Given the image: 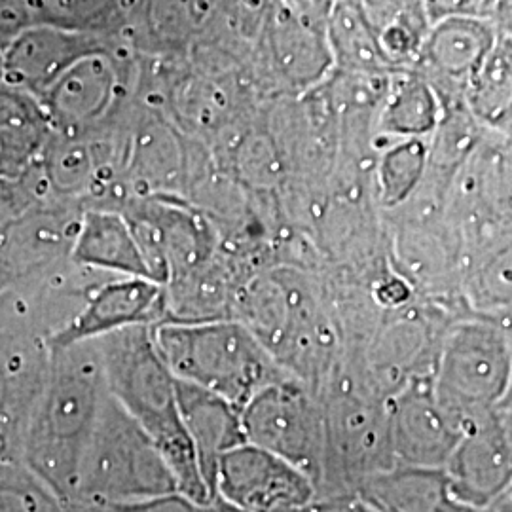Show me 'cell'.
Here are the masks:
<instances>
[{"instance_id":"18","label":"cell","mask_w":512,"mask_h":512,"mask_svg":"<svg viewBox=\"0 0 512 512\" xmlns=\"http://www.w3.org/2000/svg\"><path fill=\"white\" fill-rule=\"evenodd\" d=\"M427 69L452 84H473L494 48V37L478 18L440 19L423 40Z\"/></svg>"},{"instance_id":"5","label":"cell","mask_w":512,"mask_h":512,"mask_svg":"<svg viewBox=\"0 0 512 512\" xmlns=\"http://www.w3.org/2000/svg\"><path fill=\"white\" fill-rule=\"evenodd\" d=\"M177 495L162 454L107 391L82 452L73 501L131 505Z\"/></svg>"},{"instance_id":"13","label":"cell","mask_w":512,"mask_h":512,"mask_svg":"<svg viewBox=\"0 0 512 512\" xmlns=\"http://www.w3.org/2000/svg\"><path fill=\"white\" fill-rule=\"evenodd\" d=\"M385 403L397 465L442 471L461 431L440 408L431 374L410 380Z\"/></svg>"},{"instance_id":"7","label":"cell","mask_w":512,"mask_h":512,"mask_svg":"<svg viewBox=\"0 0 512 512\" xmlns=\"http://www.w3.org/2000/svg\"><path fill=\"white\" fill-rule=\"evenodd\" d=\"M245 440L285 459L310 478L321 476L325 420L321 401L293 378L260 389L241 410Z\"/></svg>"},{"instance_id":"21","label":"cell","mask_w":512,"mask_h":512,"mask_svg":"<svg viewBox=\"0 0 512 512\" xmlns=\"http://www.w3.org/2000/svg\"><path fill=\"white\" fill-rule=\"evenodd\" d=\"M437 101L423 80H403L382 112V131L391 139H423L437 126Z\"/></svg>"},{"instance_id":"10","label":"cell","mask_w":512,"mask_h":512,"mask_svg":"<svg viewBox=\"0 0 512 512\" xmlns=\"http://www.w3.org/2000/svg\"><path fill=\"white\" fill-rule=\"evenodd\" d=\"M213 497L241 512H298L315 501V486L285 459L243 442L220 456Z\"/></svg>"},{"instance_id":"14","label":"cell","mask_w":512,"mask_h":512,"mask_svg":"<svg viewBox=\"0 0 512 512\" xmlns=\"http://www.w3.org/2000/svg\"><path fill=\"white\" fill-rule=\"evenodd\" d=\"M107 48L99 31L44 21L31 23L10 38L0 82L40 97L80 57Z\"/></svg>"},{"instance_id":"24","label":"cell","mask_w":512,"mask_h":512,"mask_svg":"<svg viewBox=\"0 0 512 512\" xmlns=\"http://www.w3.org/2000/svg\"><path fill=\"white\" fill-rule=\"evenodd\" d=\"M44 145L0 131V177H25L27 171L37 162L38 154Z\"/></svg>"},{"instance_id":"2","label":"cell","mask_w":512,"mask_h":512,"mask_svg":"<svg viewBox=\"0 0 512 512\" xmlns=\"http://www.w3.org/2000/svg\"><path fill=\"white\" fill-rule=\"evenodd\" d=\"M107 395L95 342L52 348L46 382L27 423L21 461L65 503L93 423Z\"/></svg>"},{"instance_id":"11","label":"cell","mask_w":512,"mask_h":512,"mask_svg":"<svg viewBox=\"0 0 512 512\" xmlns=\"http://www.w3.org/2000/svg\"><path fill=\"white\" fill-rule=\"evenodd\" d=\"M122 90L120 61L107 48L80 57L38 101L52 133L82 137L122 114Z\"/></svg>"},{"instance_id":"9","label":"cell","mask_w":512,"mask_h":512,"mask_svg":"<svg viewBox=\"0 0 512 512\" xmlns=\"http://www.w3.org/2000/svg\"><path fill=\"white\" fill-rule=\"evenodd\" d=\"M511 433V397L461 433L442 471L450 497L463 511H478L511 490Z\"/></svg>"},{"instance_id":"26","label":"cell","mask_w":512,"mask_h":512,"mask_svg":"<svg viewBox=\"0 0 512 512\" xmlns=\"http://www.w3.org/2000/svg\"><path fill=\"white\" fill-rule=\"evenodd\" d=\"M67 512H194L192 505L179 495H169L162 499H152L145 503L131 505H88V503H69Z\"/></svg>"},{"instance_id":"1","label":"cell","mask_w":512,"mask_h":512,"mask_svg":"<svg viewBox=\"0 0 512 512\" xmlns=\"http://www.w3.org/2000/svg\"><path fill=\"white\" fill-rule=\"evenodd\" d=\"M95 342L110 397L147 433L171 471L177 495L194 507L213 499L188 433L177 382L152 340L150 325L101 336Z\"/></svg>"},{"instance_id":"15","label":"cell","mask_w":512,"mask_h":512,"mask_svg":"<svg viewBox=\"0 0 512 512\" xmlns=\"http://www.w3.org/2000/svg\"><path fill=\"white\" fill-rule=\"evenodd\" d=\"M164 321V287L145 277L112 275L86 298L73 321L61 330L50 348L97 340L116 330Z\"/></svg>"},{"instance_id":"23","label":"cell","mask_w":512,"mask_h":512,"mask_svg":"<svg viewBox=\"0 0 512 512\" xmlns=\"http://www.w3.org/2000/svg\"><path fill=\"white\" fill-rule=\"evenodd\" d=\"M0 131L44 145L52 135L38 97L0 82Z\"/></svg>"},{"instance_id":"19","label":"cell","mask_w":512,"mask_h":512,"mask_svg":"<svg viewBox=\"0 0 512 512\" xmlns=\"http://www.w3.org/2000/svg\"><path fill=\"white\" fill-rule=\"evenodd\" d=\"M357 497L374 512H467L454 503L444 471L395 465L366 482Z\"/></svg>"},{"instance_id":"28","label":"cell","mask_w":512,"mask_h":512,"mask_svg":"<svg viewBox=\"0 0 512 512\" xmlns=\"http://www.w3.org/2000/svg\"><path fill=\"white\" fill-rule=\"evenodd\" d=\"M192 511L194 512H241L236 507H232V505H228L226 501H222L219 497H213L209 503H205V505H200V507H194L192 505Z\"/></svg>"},{"instance_id":"17","label":"cell","mask_w":512,"mask_h":512,"mask_svg":"<svg viewBox=\"0 0 512 512\" xmlns=\"http://www.w3.org/2000/svg\"><path fill=\"white\" fill-rule=\"evenodd\" d=\"M71 260L105 274L150 279L128 220L112 209H84Z\"/></svg>"},{"instance_id":"4","label":"cell","mask_w":512,"mask_h":512,"mask_svg":"<svg viewBox=\"0 0 512 512\" xmlns=\"http://www.w3.org/2000/svg\"><path fill=\"white\" fill-rule=\"evenodd\" d=\"M511 372L509 321L471 313L448 321L431 382L440 408L461 433L511 397Z\"/></svg>"},{"instance_id":"20","label":"cell","mask_w":512,"mask_h":512,"mask_svg":"<svg viewBox=\"0 0 512 512\" xmlns=\"http://www.w3.org/2000/svg\"><path fill=\"white\" fill-rule=\"evenodd\" d=\"M429 147L423 139H391L378 164V200L385 209L401 207L418 188L427 167Z\"/></svg>"},{"instance_id":"29","label":"cell","mask_w":512,"mask_h":512,"mask_svg":"<svg viewBox=\"0 0 512 512\" xmlns=\"http://www.w3.org/2000/svg\"><path fill=\"white\" fill-rule=\"evenodd\" d=\"M8 42H10V37H6L4 33H0V80H2V59H4V52H6Z\"/></svg>"},{"instance_id":"16","label":"cell","mask_w":512,"mask_h":512,"mask_svg":"<svg viewBox=\"0 0 512 512\" xmlns=\"http://www.w3.org/2000/svg\"><path fill=\"white\" fill-rule=\"evenodd\" d=\"M175 382L184 429L196 452L203 480L213 495V480L220 456L247 442L241 425V410L202 387L179 380Z\"/></svg>"},{"instance_id":"27","label":"cell","mask_w":512,"mask_h":512,"mask_svg":"<svg viewBox=\"0 0 512 512\" xmlns=\"http://www.w3.org/2000/svg\"><path fill=\"white\" fill-rule=\"evenodd\" d=\"M495 0H421L427 18L440 21L446 18H478L486 16Z\"/></svg>"},{"instance_id":"3","label":"cell","mask_w":512,"mask_h":512,"mask_svg":"<svg viewBox=\"0 0 512 512\" xmlns=\"http://www.w3.org/2000/svg\"><path fill=\"white\" fill-rule=\"evenodd\" d=\"M152 340L175 380L202 387L243 410L260 389L291 378L236 319L162 321Z\"/></svg>"},{"instance_id":"22","label":"cell","mask_w":512,"mask_h":512,"mask_svg":"<svg viewBox=\"0 0 512 512\" xmlns=\"http://www.w3.org/2000/svg\"><path fill=\"white\" fill-rule=\"evenodd\" d=\"M67 505L23 461H0V512H67Z\"/></svg>"},{"instance_id":"6","label":"cell","mask_w":512,"mask_h":512,"mask_svg":"<svg viewBox=\"0 0 512 512\" xmlns=\"http://www.w3.org/2000/svg\"><path fill=\"white\" fill-rule=\"evenodd\" d=\"M325 420V454L315 499L357 497L366 482L397 465L387 403L336 374L317 397Z\"/></svg>"},{"instance_id":"25","label":"cell","mask_w":512,"mask_h":512,"mask_svg":"<svg viewBox=\"0 0 512 512\" xmlns=\"http://www.w3.org/2000/svg\"><path fill=\"white\" fill-rule=\"evenodd\" d=\"M35 203H38L37 198L23 177L21 179L0 177V228L12 222Z\"/></svg>"},{"instance_id":"12","label":"cell","mask_w":512,"mask_h":512,"mask_svg":"<svg viewBox=\"0 0 512 512\" xmlns=\"http://www.w3.org/2000/svg\"><path fill=\"white\" fill-rule=\"evenodd\" d=\"M84 209L74 203L38 202L0 228V293L71 260Z\"/></svg>"},{"instance_id":"8","label":"cell","mask_w":512,"mask_h":512,"mask_svg":"<svg viewBox=\"0 0 512 512\" xmlns=\"http://www.w3.org/2000/svg\"><path fill=\"white\" fill-rule=\"evenodd\" d=\"M52 348L0 300V461L19 459L27 423L46 382Z\"/></svg>"}]
</instances>
